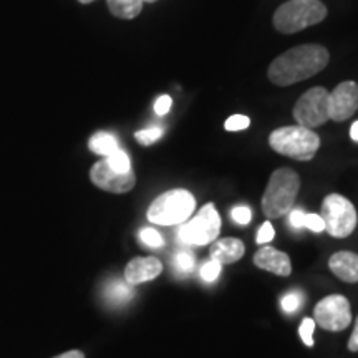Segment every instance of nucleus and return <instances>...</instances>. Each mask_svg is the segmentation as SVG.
Instances as JSON below:
<instances>
[{"label":"nucleus","instance_id":"nucleus-1","mask_svg":"<svg viewBox=\"0 0 358 358\" xmlns=\"http://www.w3.org/2000/svg\"><path fill=\"white\" fill-rule=\"evenodd\" d=\"M329 50L322 45H299L272 62L267 77L277 87H289L320 73L329 65Z\"/></svg>","mask_w":358,"mask_h":358},{"label":"nucleus","instance_id":"nucleus-2","mask_svg":"<svg viewBox=\"0 0 358 358\" xmlns=\"http://www.w3.org/2000/svg\"><path fill=\"white\" fill-rule=\"evenodd\" d=\"M299 189H301V178L294 169H275L262 196L264 214L268 219H277L292 211Z\"/></svg>","mask_w":358,"mask_h":358},{"label":"nucleus","instance_id":"nucleus-3","mask_svg":"<svg viewBox=\"0 0 358 358\" xmlns=\"http://www.w3.org/2000/svg\"><path fill=\"white\" fill-rule=\"evenodd\" d=\"M327 17V7L320 0H290L282 3L274 13V27L280 34H297L320 24Z\"/></svg>","mask_w":358,"mask_h":358},{"label":"nucleus","instance_id":"nucleus-4","mask_svg":"<svg viewBox=\"0 0 358 358\" xmlns=\"http://www.w3.org/2000/svg\"><path fill=\"white\" fill-rule=\"evenodd\" d=\"M268 145L277 153L297 161H310L320 148V138L312 129L297 127L279 128L271 133Z\"/></svg>","mask_w":358,"mask_h":358},{"label":"nucleus","instance_id":"nucleus-5","mask_svg":"<svg viewBox=\"0 0 358 358\" xmlns=\"http://www.w3.org/2000/svg\"><path fill=\"white\" fill-rule=\"evenodd\" d=\"M196 209V199L186 189H171L158 196L150 209L148 219L158 226H178L185 224Z\"/></svg>","mask_w":358,"mask_h":358},{"label":"nucleus","instance_id":"nucleus-6","mask_svg":"<svg viewBox=\"0 0 358 358\" xmlns=\"http://www.w3.org/2000/svg\"><path fill=\"white\" fill-rule=\"evenodd\" d=\"M320 217L325 224V231L337 239L350 236L358 221L355 206L340 194L327 196L322 203Z\"/></svg>","mask_w":358,"mask_h":358},{"label":"nucleus","instance_id":"nucleus-7","mask_svg":"<svg viewBox=\"0 0 358 358\" xmlns=\"http://www.w3.org/2000/svg\"><path fill=\"white\" fill-rule=\"evenodd\" d=\"M219 232H221V217H219L216 206L209 203L203 206L198 216L179 227L178 236L185 244L206 245L214 243Z\"/></svg>","mask_w":358,"mask_h":358},{"label":"nucleus","instance_id":"nucleus-8","mask_svg":"<svg viewBox=\"0 0 358 358\" xmlns=\"http://www.w3.org/2000/svg\"><path fill=\"white\" fill-rule=\"evenodd\" d=\"M329 95L325 88L315 87L299 98L294 106V118L303 128H317L330 120Z\"/></svg>","mask_w":358,"mask_h":358},{"label":"nucleus","instance_id":"nucleus-9","mask_svg":"<svg viewBox=\"0 0 358 358\" xmlns=\"http://www.w3.org/2000/svg\"><path fill=\"white\" fill-rule=\"evenodd\" d=\"M313 320L329 332H342L352 322L350 302L343 295H329L315 306Z\"/></svg>","mask_w":358,"mask_h":358},{"label":"nucleus","instance_id":"nucleus-10","mask_svg":"<svg viewBox=\"0 0 358 358\" xmlns=\"http://www.w3.org/2000/svg\"><path fill=\"white\" fill-rule=\"evenodd\" d=\"M90 178H92V182L96 187H100L103 191L115 192V194H123V192L131 191L134 187V182H136L133 171H115L108 164L106 158L93 164L92 171H90Z\"/></svg>","mask_w":358,"mask_h":358},{"label":"nucleus","instance_id":"nucleus-11","mask_svg":"<svg viewBox=\"0 0 358 358\" xmlns=\"http://www.w3.org/2000/svg\"><path fill=\"white\" fill-rule=\"evenodd\" d=\"M358 110V85L342 82L329 95V113L334 122H345Z\"/></svg>","mask_w":358,"mask_h":358},{"label":"nucleus","instance_id":"nucleus-12","mask_svg":"<svg viewBox=\"0 0 358 358\" xmlns=\"http://www.w3.org/2000/svg\"><path fill=\"white\" fill-rule=\"evenodd\" d=\"M161 272H163V264L156 257H134L124 268V280L129 285H138L156 279Z\"/></svg>","mask_w":358,"mask_h":358},{"label":"nucleus","instance_id":"nucleus-13","mask_svg":"<svg viewBox=\"0 0 358 358\" xmlns=\"http://www.w3.org/2000/svg\"><path fill=\"white\" fill-rule=\"evenodd\" d=\"M254 264L262 271L272 272V274L287 277L292 272V264H290V257L285 252H280L271 245L261 248L254 256Z\"/></svg>","mask_w":358,"mask_h":358},{"label":"nucleus","instance_id":"nucleus-14","mask_svg":"<svg viewBox=\"0 0 358 358\" xmlns=\"http://www.w3.org/2000/svg\"><path fill=\"white\" fill-rule=\"evenodd\" d=\"M245 252V245L241 239L236 237H224V239H216L211 243V254L213 261L222 264H234L243 259Z\"/></svg>","mask_w":358,"mask_h":358},{"label":"nucleus","instance_id":"nucleus-15","mask_svg":"<svg viewBox=\"0 0 358 358\" xmlns=\"http://www.w3.org/2000/svg\"><path fill=\"white\" fill-rule=\"evenodd\" d=\"M329 267L340 280L348 282V284L358 282V254L348 252V250L335 252L330 257Z\"/></svg>","mask_w":358,"mask_h":358},{"label":"nucleus","instance_id":"nucleus-16","mask_svg":"<svg viewBox=\"0 0 358 358\" xmlns=\"http://www.w3.org/2000/svg\"><path fill=\"white\" fill-rule=\"evenodd\" d=\"M110 12L115 17L123 20H131L140 15L143 8V0H106Z\"/></svg>","mask_w":358,"mask_h":358},{"label":"nucleus","instance_id":"nucleus-17","mask_svg":"<svg viewBox=\"0 0 358 358\" xmlns=\"http://www.w3.org/2000/svg\"><path fill=\"white\" fill-rule=\"evenodd\" d=\"M88 146L93 153L105 156V158H108V156L113 155L116 150H120L116 136H113V134L106 133V131H100V133L93 134V136L90 138Z\"/></svg>","mask_w":358,"mask_h":358},{"label":"nucleus","instance_id":"nucleus-18","mask_svg":"<svg viewBox=\"0 0 358 358\" xmlns=\"http://www.w3.org/2000/svg\"><path fill=\"white\" fill-rule=\"evenodd\" d=\"M105 295L111 303H120L122 306V303L131 301L133 289L127 280H111L106 284Z\"/></svg>","mask_w":358,"mask_h":358},{"label":"nucleus","instance_id":"nucleus-19","mask_svg":"<svg viewBox=\"0 0 358 358\" xmlns=\"http://www.w3.org/2000/svg\"><path fill=\"white\" fill-rule=\"evenodd\" d=\"M108 164L111 168L115 169V171L118 173H128V171H133L131 169V161H129V156L124 153L123 150H116L113 155H110L108 158Z\"/></svg>","mask_w":358,"mask_h":358},{"label":"nucleus","instance_id":"nucleus-20","mask_svg":"<svg viewBox=\"0 0 358 358\" xmlns=\"http://www.w3.org/2000/svg\"><path fill=\"white\" fill-rule=\"evenodd\" d=\"M161 136H163V128L161 127H150V128L141 129V131H138L136 134H134L136 141L141 143L143 146L153 145V143L158 141Z\"/></svg>","mask_w":358,"mask_h":358},{"label":"nucleus","instance_id":"nucleus-21","mask_svg":"<svg viewBox=\"0 0 358 358\" xmlns=\"http://www.w3.org/2000/svg\"><path fill=\"white\" fill-rule=\"evenodd\" d=\"M140 239L141 243L148 245V248H163L164 239L161 234L153 227H145V229L140 231Z\"/></svg>","mask_w":358,"mask_h":358},{"label":"nucleus","instance_id":"nucleus-22","mask_svg":"<svg viewBox=\"0 0 358 358\" xmlns=\"http://www.w3.org/2000/svg\"><path fill=\"white\" fill-rule=\"evenodd\" d=\"M303 302V295L299 294V292H290L287 295H284L280 301V306H282V310L287 312V313H294L297 312L299 308H301Z\"/></svg>","mask_w":358,"mask_h":358},{"label":"nucleus","instance_id":"nucleus-23","mask_svg":"<svg viewBox=\"0 0 358 358\" xmlns=\"http://www.w3.org/2000/svg\"><path fill=\"white\" fill-rule=\"evenodd\" d=\"M249 124H250V120L248 118V116L232 115L226 120V123H224V128H226L227 131H241V129L249 128Z\"/></svg>","mask_w":358,"mask_h":358},{"label":"nucleus","instance_id":"nucleus-24","mask_svg":"<svg viewBox=\"0 0 358 358\" xmlns=\"http://www.w3.org/2000/svg\"><path fill=\"white\" fill-rule=\"evenodd\" d=\"M174 266L179 272L182 274H187L194 268V256H191L189 252H179L176 257H174Z\"/></svg>","mask_w":358,"mask_h":358},{"label":"nucleus","instance_id":"nucleus-25","mask_svg":"<svg viewBox=\"0 0 358 358\" xmlns=\"http://www.w3.org/2000/svg\"><path fill=\"white\" fill-rule=\"evenodd\" d=\"M313 330H315V320L303 319L301 329H299V334H301V338L307 347H313Z\"/></svg>","mask_w":358,"mask_h":358},{"label":"nucleus","instance_id":"nucleus-26","mask_svg":"<svg viewBox=\"0 0 358 358\" xmlns=\"http://www.w3.org/2000/svg\"><path fill=\"white\" fill-rule=\"evenodd\" d=\"M221 264L219 262H216V261H208L203 266V268H201V277H203V279L206 280V282H213V280H216L217 279V275L221 274Z\"/></svg>","mask_w":358,"mask_h":358},{"label":"nucleus","instance_id":"nucleus-27","mask_svg":"<svg viewBox=\"0 0 358 358\" xmlns=\"http://www.w3.org/2000/svg\"><path fill=\"white\" fill-rule=\"evenodd\" d=\"M231 217L234 222L241 224V226H245V224H249L250 219H252V213H250L248 206H236L231 211Z\"/></svg>","mask_w":358,"mask_h":358},{"label":"nucleus","instance_id":"nucleus-28","mask_svg":"<svg viewBox=\"0 0 358 358\" xmlns=\"http://www.w3.org/2000/svg\"><path fill=\"white\" fill-rule=\"evenodd\" d=\"M274 236H275V232H274V227H272V224L271 222H264L261 226V229H259V232H257L256 243L261 244V245L268 244L272 239H274Z\"/></svg>","mask_w":358,"mask_h":358},{"label":"nucleus","instance_id":"nucleus-29","mask_svg":"<svg viewBox=\"0 0 358 358\" xmlns=\"http://www.w3.org/2000/svg\"><path fill=\"white\" fill-rule=\"evenodd\" d=\"M306 227L313 232L325 231V224L319 214H306Z\"/></svg>","mask_w":358,"mask_h":358},{"label":"nucleus","instance_id":"nucleus-30","mask_svg":"<svg viewBox=\"0 0 358 358\" xmlns=\"http://www.w3.org/2000/svg\"><path fill=\"white\" fill-rule=\"evenodd\" d=\"M171 105H173L171 96H169V95H161L158 100H156V103H155V113L159 115V116H164L169 110H171Z\"/></svg>","mask_w":358,"mask_h":358},{"label":"nucleus","instance_id":"nucleus-31","mask_svg":"<svg viewBox=\"0 0 358 358\" xmlns=\"http://www.w3.org/2000/svg\"><path fill=\"white\" fill-rule=\"evenodd\" d=\"M290 224H292V227H295V229L306 227V213L301 211V209L290 211Z\"/></svg>","mask_w":358,"mask_h":358},{"label":"nucleus","instance_id":"nucleus-32","mask_svg":"<svg viewBox=\"0 0 358 358\" xmlns=\"http://www.w3.org/2000/svg\"><path fill=\"white\" fill-rule=\"evenodd\" d=\"M348 350L358 352V317L355 320V329H353L352 337L348 338Z\"/></svg>","mask_w":358,"mask_h":358},{"label":"nucleus","instance_id":"nucleus-33","mask_svg":"<svg viewBox=\"0 0 358 358\" xmlns=\"http://www.w3.org/2000/svg\"><path fill=\"white\" fill-rule=\"evenodd\" d=\"M53 358H85V355L80 350H70V352H65V353H62V355L53 357Z\"/></svg>","mask_w":358,"mask_h":358},{"label":"nucleus","instance_id":"nucleus-34","mask_svg":"<svg viewBox=\"0 0 358 358\" xmlns=\"http://www.w3.org/2000/svg\"><path fill=\"white\" fill-rule=\"evenodd\" d=\"M350 138L353 141H358V122H355L352 124L350 128Z\"/></svg>","mask_w":358,"mask_h":358},{"label":"nucleus","instance_id":"nucleus-35","mask_svg":"<svg viewBox=\"0 0 358 358\" xmlns=\"http://www.w3.org/2000/svg\"><path fill=\"white\" fill-rule=\"evenodd\" d=\"M80 3H92V2H95V0H78Z\"/></svg>","mask_w":358,"mask_h":358},{"label":"nucleus","instance_id":"nucleus-36","mask_svg":"<svg viewBox=\"0 0 358 358\" xmlns=\"http://www.w3.org/2000/svg\"><path fill=\"white\" fill-rule=\"evenodd\" d=\"M143 2H150V3H153V2H156V0H143Z\"/></svg>","mask_w":358,"mask_h":358}]
</instances>
